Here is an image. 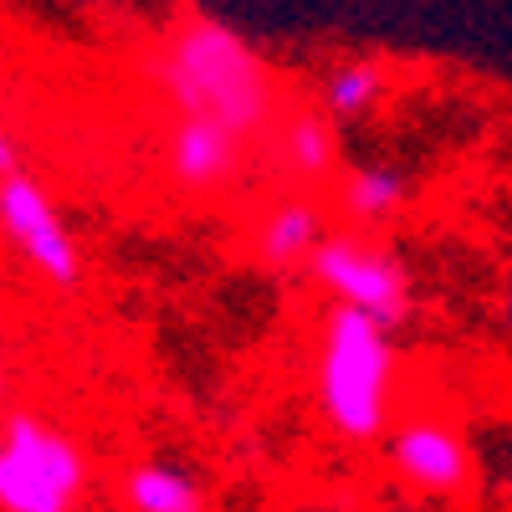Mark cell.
Masks as SVG:
<instances>
[{"label": "cell", "mask_w": 512, "mask_h": 512, "mask_svg": "<svg viewBox=\"0 0 512 512\" xmlns=\"http://www.w3.org/2000/svg\"><path fill=\"white\" fill-rule=\"evenodd\" d=\"M154 82L180 118L226 123L241 139H256L277 113L272 67L210 16L175 31V41L154 57Z\"/></svg>", "instance_id": "cell-1"}, {"label": "cell", "mask_w": 512, "mask_h": 512, "mask_svg": "<svg viewBox=\"0 0 512 512\" xmlns=\"http://www.w3.org/2000/svg\"><path fill=\"white\" fill-rule=\"evenodd\" d=\"M395 344L379 323L354 308H328L313 349V390L318 410L344 441H374L390 420Z\"/></svg>", "instance_id": "cell-2"}, {"label": "cell", "mask_w": 512, "mask_h": 512, "mask_svg": "<svg viewBox=\"0 0 512 512\" xmlns=\"http://www.w3.org/2000/svg\"><path fill=\"white\" fill-rule=\"evenodd\" d=\"M88 492V456L62 425L16 410L0 441V507L6 512H77Z\"/></svg>", "instance_id": "cell-3"}, {"label": "cell", "mask_w": 512, "mask_h": 512, "mask_svg": "<svg viewBox=\"0 0 512 512\" xmlns=\"http://www.w3.org/2000/svg\"><path fill=\"white\" fill-rule=\"evenodd\" d=\"M308 267L333 292L338 308L364 313L384 333L405 328L415 318V277L405 267V256H395L390 246H379L359 231H333Z\"/></svg>", "instance_id": "cell-4"}, {"label": "cell", "mask_w": 512, "mask_h": 512, "mask_svg": "<svg viewBox=\"0 0 512 512\" xmlns=\"http://www.w3.org/2000/svg\"><path fill=\"white\" fill-rule=\"evenodd\" d=\"M0 216H6L11 246H16L52 287L72 292V287L82 282V251H77L67 221L57 216L52 195L41 190V180L31 175V169L0 175Z\"/></svg>", "instance_id": "cell-5"}, {"label": "cell", "mask_w": 512, "mask_h": 512, "mask_svg": "<svg viewBox=\"0 0 512 512\" xmlns=\"http://www.w3.org/2000/svg\"><path fill=\"white\" fill-rule=\"evenodd\" d=\"M384 456L390 466L420 492H436V497H451L472 482V451H466V436L456 431L451 420H436V415H415V420H400L390 436H384Z\"/></svg>", "instance_id": "cell-6"}, {"label": "cell", "mask_w": 512, "mask_h": 512, "mask_svg": "<svg viewBox=\"0 0 512 512\" xmlns=\"http://www.w3.org/2000/svg\"><path fill=\"white\" fill-rule=\"evenodd\" d=\"M169 175L185 190H221L236 180V169L246 159V139L231 134L226 123L210 118H180L175 134H169Z\"/></svg>", "instance_id": "cell-7"}, {"label": "cell", "mask_w": 512, "mask_h": 512, "mask_svg": "<svg viewBox=\"0 0 512 512\" xmlns=\"http://www.w3.org/2000/svg\"><path fill=\"white\" fill-rule=\"evenodd\" d=\"M328 241L323 216L308 200H277L262 226H256V256L267 267H297V262H313L318 246Z\"/></svg>", "instance_id": "cell-8"}, {"label": "cell", "mask_w": 512, "mask_h": 512, "mask_svg": "<svg viewBox=\"0 0 512 512\" xmlns=\"http://www.w3.org/2000/svg\"><path fill=\"white\" fill-rule=\"evenodd\" d=\"M123 502L134 512H205V487L175 461H139L123 477Z\"/></svg>", "instance_id": "cell-9"}, {"label": "cell", "mask_w": 512, "mask_h": 512, "mask_svg": "<svg viewBox=\"0 0 512 512\" xmlns=\"http://www.w3.org/2000/svg\"><path fill=\"white\" fill-rule=\"evenodd\" d=\"M410 175H400V169L390 164H359L344 175V185H338V205L349 210L354 221L364 226H379V221H390L395 210L410 200Z\"/></svg>", "instance_id": "cell-10"}, {"label": "cell", "mask_w": 512, "mask_h": 512, "mask_svg": "<svg viewBox=\"0 0 512 512\" xmlns=\"http://www.w3.org/2000/svg\"><path fill=\"white\" fill-rule=\"evenodd\" d=\"M277 154H282V164L292 169V175L323 180L333 169V123H328V113H318V108L292 113L282 123V134H277Z\"/></svg>", "instance_id": "cell-11"}, {"label": "cell", "mask_w": 512, "mask_h": 512, "mask_svg": "<svg viewBox=\"0 0 512 512\" xmlns=\"http://www.w3.org/2000/svg\"><path fill=\"white\" fill-rule=\"evenodd\" d=\"M384 98V67L374 62H338L323 72V113L328 118H364Z\"/></svg>", "instance_id": "cell-12"}, {"label": "cell", "mask_w": 512, "mask_h": 512, "mask_svg": "<svg viewBox=\"0 0 512 512\" xmlns=\"http://www.w3.org/2000/svg\"><path fill=\"white\" fill-rule=\"evenodd\" d=\"M502 323H507V333H512V272H507V282H502Z\"/></svg>", "instance_id": "cell-13"}]
</instances>
